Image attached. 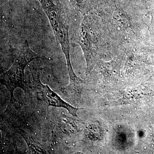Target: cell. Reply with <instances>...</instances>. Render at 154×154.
Here are the masks:
<instances>
[{
	"label": "cell",
	"mask_w": 154,
	"mask_h": 154,
	"mask_svg": "<svg viewBox=\"0 0 154 154\" xmlns=\"http://www.w3.org/2000/svg\"><path fill=\"white\" fill-rule=\"evenodd\" d=\"M39 87L45 102L49 106L55 107H61L66 109L73 116L78 117L77 112L78 110L84 108H78L73 107L65 102L57 94L54 93L47 85H43L39 81Z\"/></svg>",
	"instance_id": "2"
},
{
	"label": "cell",
	"mask_w": 154,
	"mask_h": 154,
	"mask_svg": "<svg viewBox=\"0 0 154 154\" xmlns=\"http://www.w3.org/2000/svg\"><path fill=\"white\" fill-rule=\"evenodd\" d=\"M44 59L36 54L30 48L29 42L25 40L23 47L11 67L2 74L1 82L11 92L12 96L16 88L24 87V71L26 66L33 60Z\"/></svg>",
	"instance_id": "1"
},
{
	"label": "cell",
	"mask_w": 154,
	"mask_h": 154,
	"mask_svg": "<svg viewBox=\"0 0 154 154\" xmlns=\"http://www.w3.org/2000/svg\"><path fill=\"white\" fill-rule=\"evenodd\" d=\"M24 137L27 142L29 149L31 152L34 153H46V152L44 150V149L39 146V145L37 144L33 140L31 139L27 135H25Z\"/></svg>",
	"instance_id": "3"
}]
</instances>
